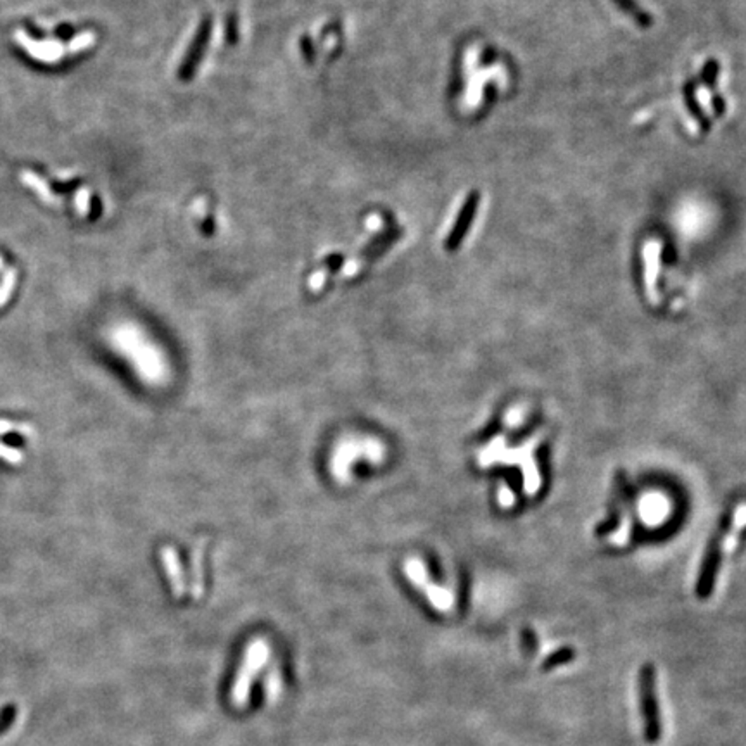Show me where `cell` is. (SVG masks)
Instances as JSON below:
<instances>
[{
	"label": "cell",
	"instance_id": "cell-20",
	"mask_svg": "<svg viewBox=\"0 0 746 746\" xmlns=\"http://www.w3.org/2000/svg\"><path fill=\"white\" fill-rule=\"evenodd\" d=\"M6 434H21V436H30L31 427L26 424H16V421L0 420V436Z\"/></svg>",
	"mask_w": 746,
	"mask_h": 746
},
{
	"label": "cell",
	"instance_id": "cell-14",
	"mask_svg": "<svg viewBox=\"0 0 746 746\" xmlns=\"http://www.w3.org/2000/svg\"><path fill=\"white\" fill-rule=\"evenodd\" d=\"M577 657V651L573 646H561L558 650H555L553 653H549L546 658L541 663V670L543 672H551L560 669V667L568 665L572 663Z\"/></svg>",
	"mask_w": 746,
	"mask_h": 746
},
{
	"label": "cell",
	"instance_id": "cell-25",
	"mask_svg": "<svg viewBox=\"0 0 746 746\" xmlns=\"http://www.w3.org/2000/svg\"><path fill=\"white\" fill-rule=\"evenodd\" d=\"M2 268H4V257H2V254H0V270Z\"/></svg>",
	"mask_w": 746,
	"mask_h": 746
},
{
	"label": "cell",
	"instance_id": "cell-10",
	"mask_svg": "<svg viewBox=\"0 0 746 746\" xmlns=\"http://www.w3.org/2000/svg\"><path fill=\"white\" fill-rule=\"evenodd\" d=\"M204 541H199L198 544H195V548L192 549V556H190V576H192V586H190V591H192V598L194 600H199L200 596H203L204 593Z\"/></svg>",
	"mask_w": 746,
	"mask_h": 746
},
{
	"label": "cell",
	"instance_id": "cell-22",
	"mask_svg": "<svg viewBox=\"0 0 746 746\" xmlns=\"http://www.w3.org/2000/svg\"><path fill=\"white\" fill-rule=\"evenodd\" d=\"M0 460L9 463V465H19V463H23V453L12 446L0 442Z\"/></svg>",
	"mask_w": 746,
	"mask_h": 746
},
{
	"label": "cell",
	"instance_id": "cell-17",
	"mask_svg": "<svg viewBox=\"0 0 746 746\" xmlns=\"http://www.w3.org/2000/svg\"><path fill=\"white\" fill-rule=\"evenodd\" d=\"M16 280H18V272H16V268H9L4 273L2 282H0V307L9 301L12 290H14L16 287Z\"/></svg>",
	"mask_w": 746,
	"mask_h": 746
},
{
	"label": "cell",
	"instance_id": "cell-19",
	"mask_svg": "<svg viewBox=\"0 0 746 746\" xmlns=\"http://www.w3.org/2000/svg\"><path fill=\"white\" fill-rule=\"evenodd\" d=\"M719 73H720L719 63H717L715 59H708L702 69V81H703L705 87H708V88L715 87V81H717V78H719Z\"/></svg>",
	"mask_w": 746,
	"mask_h": 746
},
{
	"label": "cell",
	"instance_id": "cell-4",
	"mask_svg": "<svg viewBox=\"0 0 746 746\" xmlns=\"http://www.w3.org/2000/svg\"><path fill=\"white\" fill-rule=\"evenodd\" d=\"M270 658V645L263 638H256L245 648L244 657H242L240 667L237 670L235 679H233L232 691H230V703L233 708H245L251 696V688L256 680L260 670L263 669Z\"/></svg>",
	"mask_w": 746,
	"mask_h": 746
},
{
	"label": "cell",
	"instance_id": "cell-1",
	"mask_svg": "<svg viewBox=\"0 0 746 746\" xmlns=\"http://www.w3.org/2000/svg\"><path fill=\"white\" fill-rule=\"evenodd\" d=\"M111 342L145 384L161 385L168 380L170 367L163 351L135 325H120L111 334Z\"/></svg>",
	"mask_w": 746,
	"mask_h": 746
},
{
	"label": "cell",
	"instance_id": "cell-12",
	"mask_svg": "<svg viewBox=\"0 0 746 746\" xmlns=\"http://www.w3.org/2000/svg\"><path fill=\"white\" fill-rule=\"evenodd\" d=\"M683 96H684V104H686V108H688V111H690L691 116L695 118V121L698 123L700 130H702V132H708V130H710V120H708V116L705 114L702 106H700L698 101H696L695 85H693L691 81H686V83H684Z\"/></svg>",
	"mask_w": 746,
	"mask_h": 746
},
{
	"label": "cell",
	"instance_id": "cell-16",
	"mask_svg": "<svg viewBox=\"0 0 746 746\" xmlns=\"http://www.w3.org/2000/svg\"><path fill=\"white\" fill-rule=\"evenodd\" d=\"M520 645H522L523 657H527V658L536 657V653H538V650H539V641H538V636H536V633L531 629V627H523L522 629V633H520Z\"/></svg>",
	"mask_w": 746,
	"mask_h": 746
},
{
	"label": "cell",
	"instance_id": "cell-5",
	"mask_svg": "<svg viewBox=\"0 0 746 746\" xmlns=\"http://www.w3.org/2000/svg\"><path fill=\"white\" fill-rule=\"evenodd\" d=\"M404 576L408 577V581L415 586L418 591L424 593V596L427 598L430 605L437 612H448L453 606V596L442 586H437L436 582L430 579L425 563L421 560L408 558L404 561Z\"/></svg>",
	"mask_w": 746,
	"mask_h": 746
},
{
	"label": "cell",
	"instance_id": "cell-21",
	"mask_svg": "<svg viewBox=\"0 0 746 746\" xmlns=\"http://www.w3.org/2000/svg\"><path fill=\"white\" fill-rule=\"evenodd\" d=\"M90 190L87 187H81L78 188L76 190V195H75V204H76V209H78V215L80 216H88L90 213Z\"/></svg>",
	"mask_w": 746,
	"mask_h": 746
},
{
	"label": "cell",
	"instance_id": "cell-15",
	"mask_svg": "<svg viewBox=\"0 0 746 746\" xmlns=\"http://www.w3.org/2000/svg\"><path fill=\"white\" fill-rule=\"evenodd\" d=\"M93 44H96V34H93V31H81V34H76L73 36L64 47H66V54L73 56L87 51Z\"/></svg>",
	"mask_w": 746,
	"mask_h": 746
},
{
	"label": "cell",
	"instance_id": "cell-8",
	"mask_svg": "<svg viewBox=\"0 0 746 746\" xmlns=\"http://www.w3.org/2000/svg\"><path fill=\"white\" fill-rule=\"evenodd\" d=\"M479 204H481V192L472 190L466 195L465 203L461 204L460 213H458L456 220H454L453 228L448 233V239H446V249L448 251H456L461 245V242L465 240L466 233H469L470 227H472L475 215H477Z\"/></svg>",
	"mask_w": 746,
	"mask_h": 746
},
{
	"label": "cell",
	"instance_id": "cell-9",
	"mask_svg": "<svg viewBox=\"0 0 746 746\" xmlns=\"http://www.w3.org/2000/svg\"><path fill=\"white\" fill-rule=\"evenodd\" d=\"M159 558H161L163 568H165L168 581H170V588H171V591H173V596L180 600V598H183V594H185V591H187V581H185V572H183L182 561H180L178 553H176L175 548L165 546V548H161Z\"/></svg>",
	"mask_w": 746,
	"mask_h": 746
},
{
	"label": "cell",
	"instance_id": "cell-13",
	"mask_svg": "<svg viewBox=\"0 0 746 746\" xmlns=\"http://www.w3.org/2000/svg\"><path fill=\"white\" fill-rule=\"evenodd\" d=\"M612 2L641 28L653 26V16L643 9L636 0H612Z\"/></svg>",
	"mask_w": 746,
	"mask_h": 746
},
{
	"label": "cell",
	"instance_id": "cell-18",
	"mask_svg": "<svg viewBox=\"0 0 746 746\" xmlns=\"http://www.w3.org/2000/svg\"><path fill=\"white\" fill-rule=\"evenodd\" d=\"M16 717H18V707L14 703H7L6 707L0 708V736L6 735L14 725Z\"/></svg>",
	"mask_w": 746,
	"mask_h": 746
},
{
	"label": "cell",
	"instance_id": "cell-6",
	"mask_svg": "<svg viewBox=\"0 0 746 746\" xmlns=\"http://www.w3.org/2000/svg\"><path fill=\"white\" fill-rule=\"evenodd\" d=\"M213 34V18H204L203 23L199 24L198 31H195L194 40H192L190 47L187 48V54L183 57L182 64L178 68V78L182 81H188L198 71L200 61H203L204 52H206L209 40H211Z\"/></svg>",
	"mask_w": 746,
	"mask_h": 746
},
{
	"label": "cell",
	"instance_id": "cell-2",
	"mask_svg": "<svg viewBox=\"0 0 746 746\" xmlns=\"http://www.w3.org/2000/svg\"><path fill=\"white\" fill-rule=\"evenodd\" d=\"M385 460V448L379 439L370 436H347L339 441L330 454V474L335 481H351L352 466L358 461L380 465Z\"/></svg>",
	"mask_w": 746,
	"mask_h": 746
},
{
	"label": "cell",
	"instance_id": "cell-3",
	"mask_svg": "<svg viewBox=\"0 0 746 746\" xmlns=\"http://www.w3.org/2000/svg\"><path fill=\"white\" fill-rule=\"evenodd\" d=\"M638 696L643 719V736L648 745H657L662 740L663 724L657 695V669L651 662L643 663L639 669Z\"/></svg>",
	"mask_w": 746,
	"mask_h": 746
},
{
	"label": "cell",
	"instance_id": "cell-23",
	"mask_svg": "<svg viewBox=\"0 0 746 746\" xmlns=\"http://www.w3.org/2000/svg\"><path fill=\"white\" fill-rule=\"evenodd\" d=\"M712 106H713V113H715V116H724L725 113V102L720 96H713L712 97Z\"/></svg>",
	"mask_w": 746,
	"mask_h": 746
},
{
	"label": "cell",
	"instance_id": "cell-7",
	"mask_svg": "<svg viewBox=\"0 0 746 746\" xmlns=\"http://www.w3.org/2000/svg\"><path fill=\"white\" fill-rule=\"evenodd\" d=\"M14 40L18 42L19 47L23 48L26 54H30L34 59L40 61V63L47 64H56L66 56V47L59 42V40L47 39V40H35L34 36H30L26 31L18 30L14 34Z\"/></svg>",
	"mask_w": 746,
	"mask_h": 746
},
{
	"label": "cell",
	"instance_id": "cell-24",
	"mask_svg": "<svg viewBox=\"0 0 746 746\" xmlns=\"http://www.w3.org/2000/svg\"><path fill=\"white\" fill-rule=\"evenodd\" d=\"M493 59H494V54H493V52H491V51H487V52H486V57H482V63H484V64H489L491 61H493Z\"/></svg>",
	"mask_w": 746,
	"mask_h": 746
},
{
	"label": "cell",
	"instance_id": "cell-11",
	"mask_svg": "<svg viewBox=\"0 0 746 746\" xmlns=\"http://www.w3.org/2000/svg\"><path fill=\"white\" fill-rule=\"evenodd\" d=\"M21 182L26 187H30L40 199L45 200V203H48V204L61 203V198L59 195H56V192L52 190L51 185H48L47 180H44L42 176L36 175L35 171H30V170L21 171Z\"/></svg>",
	"mask_w": 746,
	"mask_h": 746
}]
</instances>
